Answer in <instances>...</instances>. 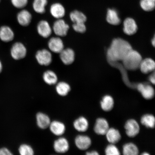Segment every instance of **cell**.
<instances>
[{"instance_id":"cell-1","label":"cell","mask_w":155,"mask_h":155,"mask_svg":"<svg viewBox=\"0 0 155 155\" xmlns=\"http://www.w3.org/2000/svg\"><path fill=\"white\" fill-rule=\"evenodd\" d=\"M131 49L132 48L128 42L121 38H116L108 50L107 57L112 61H122Z\"/></svg>"},{"instance_id":"cell-2","label":"cell","mask_w":155,"mask_h":155,"mask_svg":"<svg viewBox=\"0 0 155 155\" xmlns=\"http://www.w3.org/2000/svg\"><path fill=\"white\" fill-rule=\"evenodd\" d=\"M142 58L140 54L131 49L122 60L124 66L127 69L133 71L139 68Z\"/></svg>"},{"instance_id":"cell-3","label":"cell","mask_w":155,"mask_h":155,"mask_svg":"<svg viewBox=\"0 0 155 155\" xmlns=\"http://www.w3.org/2000/svg\"><path fill=\"white\" fill-rule=\"evenodd\" d=\"M69 26L64 19H57L54 23L52 30L54 33L59 37H62L67 35Z\"/></svg>"},{"instance_id":"cell-4","label":"cell","mask_w":155,"mask_h":155,"mask_svg":"<svg viewBox=\"0 0 155 155\" xmlns=\"http://www.w3.org/2000/svg\"><path fill=\"white\" fill-rule=\"evenodd\" d=\"M27 50L26 47L21 42H15L12 47L11 54L12 57L15 60L23 59L26 57Z\"/></svg>"},{"instance_id":"cell-5","label":"cell","mask_w":155,"mask_h":155,"mask_svg":"<svg viewBox=\"0 0 155 155\" xmlns=\"http://www.w3.org/2000/svg\"><path fill=\"white\" fill-rule=\"evenodd\" d=\"M35 57L40 65L45 66L50 65L53 60L51 52L46 49L38 50L37 52Z\"/></svg>"},{"instance_id":"cell-6","label":"cell","mask_w":155,"mask_h":155,"mask_svg":"<svg viewBox=\"0 0 155 155\" xmlns=\"http://www.w3.org/2000/svg\"><path fill=\"white\" fill-rule=\"evenodd\" d=\"M125 128L127 135L131 137H135L140 131V126L134 119L129 120L126 122Z\"/></svg>"},{"instance_id":"cell-7","label":"cell","mask_w":155,"mask_h":155,"mask_svg":"<svg viewBox=\"0 0 155 155\" xmlns=\"http://www.w3.org/2000/svg\"><path fill=\"white\" fill-rule=\"evenodd\" d=\"M48 46L50 51L59 53L64 49V44L62 40L59 37H52L49 40Z\"/></svg>"},{"instance_id":"cell-8","label":"cell","mask_w":155,"mask_h":155,"mask_svg":"<svg viewBox=\"0 0 155 155\" xmlns=\"http://www.w3.org/2000/svg\"><path fill=\"white\" fill-rule=\"evenodd\" d=\"M53 147L56 152L61 154L64 153L69 150V143L65 137H59L54 141Z\"/></svg>"},{"instance_id":"cell-9","label":"cell","mask_w":155,"mask_h":155,"mask_svg":"<svg viewBox=\"0 0 155 155\" xmlns=\"http://www.w3.org/2000/svg\"><path fill=\"white\" fill-rule=\"evenodd\" d=\"M37 31L38 34L42 37L47 38L51 35L53 30L47 21L41 20L38 23Z\"/></svg>"},{"instance_id":"cell-10","label":"cell","mask_w":155,"mask_h":155,"mask_svg":"<svg viewBox=\"0 0 155 155\" xmlns=\"http://www.w3.org/2000/svg\"><path fill=\"white\" fill-rule=\"evenodd\" d=\"M60 54V58L64 64L69 65L72 64L75 60L74 51L70 48H64Z\"/></svg>"},{"instance_id":"cell-11","label":"cell","mask_w":155,"mask_h":155,"mask_svg":"<svg viewBox=\"0 0 155 155\" xmlns=\"http://www.w3.org/2000/svg\"><path fill=\"white\" fill-rule=\"evenodd\" d=\"M32 15L30 12L26 9H23L18 13L17 19L19 24L22 26H28L31 22Z\"/></svg>"},{"instance_id":"cell-12","label":"cell","mask_w":155,"mask_h":155,"mask_svg":"<svg viewBox=\"0 0 155 155\" xmlns=\"http://www.w3.org/2000/svg\"><path fill=\"white\" fill-rule=\"evenodd\" d=\"M75 143L76 147L81 150H86L89 148L91 144V140L87 136L79 135L75 139Z\"/></svg>"},{"instance_id":"cell-13","label":"cell","mask_w":155,"mask_h":155,"mask_svg":"<svg viewBox=\"0 0 155 155\" xmlns=\"http://www.w3.org/2000/svg\"><path fill=\"white\" fill-rule=\"evenodd\" d=\"M109 128V124L105 119L101 118L97 119L94 127L95 132L97 134L105 135Z\"/></svg>"},{"instance_id":"cell-14","label":"cell","mask_w":155,"mask_h":155,"mask_svg":"<svg viewBox=\"0 0 155 155\" xmlns=\"http://www.w3.org/2000/svg\"><path fill=\"white\" fill-rule=\"evenodd\" d=\"M137 90L141 93L143 97L147 100H150L153 97L155 91L154 89L150 85H145L140 83L137 86Z\"/></svg>"},{"instance_id":"cell-15","label":"cell","mask_w":155,"mask_h":155,"mask_svg":"<svg viewBox=\"0 0 155 155\" xmlns=\"http://www.w3.org/2000/svg\"><path fill=\"white\" fill-rule=\"evenodd\" d=\"M50 12L54 18L57 19H61L65 15V10L61 4L55 3L50 7Z\"/></svg>"},{"instance_id":"cell-16","label":"cell","mask_w":155,"mask_h":155,"mask_svg":"<svg viewBox=\"0 0 155 155\" xmlns=\"http://www.w3.org/2000/svg\"><path fill=\"white\" fill-rule=\"evenodd\" d=\"M50 131L54 135L61 136L65 132V126L62 122L54 121L51 122L49 126Z\"/></svg>"},{"instance_id":"cell-17","label":"cell","mask_w":155,"mask_h":155,"mask_svg":"<svg viewBox=\"0 0 155 155\" xmlns=\"http://www.w3.org/2000/svg\"><path fill=\"white\" fill-rule=\"evenodd\" d=\"M137 27L134 19L131 18H126L124 22V31L129 35H131L137 32Z\"/></svg>"},{"instance_id":"cell-18","label":"cell","mask_w":155,"mask_h":155,"mask_svg":"<svg viewBox=\"0 0 155 155\" xmlns=\"http://www.w3.org/2000/svg\"><path fill=\"white\" fill-rule=\"evenodd\" d=\"M14 37V33L9 27L4 26L0 28V39L2 41L10 42L12 41Z\"/></svg>"},{"instance_id":"cell-19","label":"cell","mask_w":155,"mask_h":155,"mask_svg":"<svg viewBox=\"0 0 155 155\" xmlns=\"http://www.w3.org/2000/svg\"><path fill=\"white\" fill-rule=\"evenodd\" d=\"M37 124L38 127L42 129H46L49 127L51 120L46 114L42 112H38L36 116Z\"/></svg>"},{"instance_id":"cell-20","label":"cell","mask_w":155,"mask_h":155,"mask_svg":"<svg viewBox=\"0 0 155 155\" xmlns=\"http://www.w3.org/2000/svg\"><path fill=\"white\" fill-rule=\"evenodd\" d=\"M155 67V62L153 60L150 58H146L142 60L139 68L143 73L148 74L153 71Z\"/></svg>"},{"instance_id":"cell-21","label":"cell","mask_w":155,"mask_h":155,"mask_svg":"<svg viewBox=\"0 0 155 155\" xmlns=\"http://www.w3.org/2000/svg\"><path fill=\"white\" fill-rule=\"evenodd\" d=\"M105 135L108 142L111 144H115L119 142L121 139L120 132L113 128H109Z\"/></svg>"},{"instance_id":"cell-22","label":"cell","mask_w":155,"mask_h":155,"mask_svg":"<svg viewBox=\"0 0 155 155\" xmlns=\"http://www.w3.org/2000/svg\"><path fill=\"white\" fill-rule=\"evenodd\" d=\"M106 19L109 24L114 25H119L121 22L118 13L115 9H109L107 13Z\"/></svg>"},{"instance_id":"cell-23","label":"cell","mask_w":155,"mask_h":155,"mask_svg":"<svg viewBox=\"0 0 155 155\" xmlns=\"http://www.w3.org/2000/svg\"><path fill=\"white\" fill-rule=\"evenodd\" d=\"M73 126L77 131L83 132L88 129V122L86 118L81 117L75 120L73 123Z\"/></svg>"},{"instance_id":"cell-24","label":"cell","mask_w":155,"mask_h":155,"mask_svg":"<svg viewBox=\"0 0 155 155\" xmlns=\"http://www.w3.org/2000/svg\"><path fill=\"white\" fill-rule=\"evenodd\" d=\"M43 79L45 82L49 85L57 84L58 81L57 75L54 71L48 70L44 73Z\"/></svg>"},{"instance_id":"cell-25","label":"cell","mask_w":155,"mask_h":155,"mask_svg":"<svg viewBox=\"0 0 155 155\" xmlns=\"http://www.w3.org/2000/svg\"><path fill=\"white\" fill-rule=\"evenodd\" d=\"M71 88L68 83L61 82L57 83L56 86V91L59 95L61 96H66L70 91Z\"/></svg>"},{"instance_id":"cell-26","label":"cell","mask_w":155,"mask_h":155,"mask_svg":"<svg viewBox=\"0 0 155 155\" xmlns=\"http://www.w3.org/2000/svg\"><path fill=\"white\" fill-rule=\"evenodd\" d=\"M48 3V0H34L33 8L37 13L43 14L45 12V7Z\"/></svg>"},{"instance_id":"cell-27","label":"cell","mask_w":155,"mask_h":155,"mask_svg":"<svg viewBox=\"0 0 155 155\" xmlns=\"http://www.w3.org/2000/svg\"><path fill=\"white\" fill-rule=\"evenodd\" d=\"M114 103L113 98L111 96L106 95L102 98L101 105L103 110L105 111H109L113 108Z\"/></svg>"},{"instance_id":"cell-28","label":"cell","mask_w":155,"mask_h":155,"mask_svg":"<svg viewBox=\"0 0 155 155\" xmlns=\"http://www.w3.org/2000/svg\"><path fill=\"white\" fill-rule=\"evenodd\" d=\"M70 18L74 23H85L87 20V17L81 12L75 10L71 13Z\"/></svg>"},{"instance_id":"cell-29","label":"cell","mask_w":155,"mask_h":155,"mask_svg":"<svg viewBox=\"0 0 155 155\" xmlns=\"http://www.w3.org/2000/svg\"><path fill=\"white\" fill-rule=\"evenodd\" d=\"M139 150L137 147L132 143H128L124 145L123 153L125 155H137L138 154Z\"/></svg>"},{"instance_id":"cell-30","label":"cell","mask_w":155,"mask_h":155,"mask_svg":"<svg viewBox=\"0 0 155 155\" xmlns=\"http://www.w3.org/2000/svg\"><path fill=\"white\" fill-rule=\"evenodd\" d=\"M141 122L143 125L147 127L153 128L155 127V117L154 116L150 114L143 115L141 118Z\"/></svg>"},{"instance_id":"cell-31","label":"cell","mask_w":155,"mask_h":155,"mask_svg":"<svg viewBox=\"0 0 155 155\" xmlns=\"http://www.w3.org/2000/svg\"><path fill=\"white\" fill-rule=\"evenodd\" d=\"M140 4L141 8L143 10L151 11L155 8V0H141Z\"/></svg>"},{"instance_id":"cell-32","label":"cell","mask_w":155,"mask_h":155,"mask_svg":"<svg viewBox=\"0 0 155 155\" xmlns=\"http://www.w3.org/2000/svg\"><path fill=\"white\" fill-rule=\"evenodd\" d=\"M18 152L21 155H33L34 154L32 147L27 144L21 145L18 148Z\"/></svg>"},{"instance_id":"cell-33","label":"cell","mask_w":155,"mask_h":155,"mask_svg":"<svg viewBox=\"0 0 155 155\" xmlns=\"http://www.w3.org/2000/svg\"><path fill=\"white\" fill-rule=\"evenodd\" d=\"M105 154L107 155H118L120 154L118 148L114 144H111L108 145L105 151Z\"/></svg>"},{"instance_id":"cell-34","label":"cell","mask_w":155,"mask_h":155,"mask_svg":"<svg viewBox=\"0 0 155 155\" xmlns=\"http://www.w3.org/2000/svg\"><path fill=\"white\" fill-rule=\"evenodd\" d=\"M12 3L16 8L22 9L26 6L28 0H11Z\"/></svg>"},{"instance_id":"cell-35","label":"cell","mask_w":155,"mask_h":155,"mask_svg":"<svg viewBox=\"0 0 155 155\" xmlns=\"http://www.w3.org/2000/svg\"><path fill=\"white\" fill-rule=\"evenodd\" d=\"M73 28L75 31L80 33H83L86 30L84 23H74Z\"/></svg>"},{"instance_id":"cell-36","label":"cell","mask_w":155,"mask_h":155,"mask_svg":"<svg viewBox=\"0 0 155 155\" xmlns=\"http://www.w3.org/2000/svg\"><path fill=\"white\" fill-rule=\"evenodd\" d=\"M13 155L8 149L3 147L0 149V155Z\"/></svg>"},{"instance_id":"cell-37","label":"cell","mask_w":155,"mask_h":155,"mask_svg":"<svg viewBox=\"0 0 155 155\" xmlns=\"http://www.w3.org/2000/svg\"><path fill=\"white\" fill-rule=\"evenodd\" d=\"M149 80L150 82L152 83L153 84H155V74L154 73L153 74L151 75L149 78Z\"/></svg>"},{"instance_id":"cell-38","label":"cell","mask_w":155,"mask_h":155,"mask_svg":"<svg viewBox=\"0 0 155 155\" xmlns=\"http://www.w3.org/2000/svg\"><path fill=\"white\" fill-rule=\"evenodd\" d=\"M86 154L87 155H97L99 154L96 151H91V152H87Z\"/></svg>"},{"instance_id":"cell-39","label":"cell","mask_w":155,"mask_h":155,"mask_svg":"<svg viewBox=\"0 0 155 155\" xmlns=\"http://www.w3.org/2000/svg\"><path fill=\"white\" fill-rule=\"evenodd\" d=\"M3 69V65L2 64V63L0 61V73H1L2 72V71Z\"/></svg>"},{"instance_id":"cell-40","label":"cell","mask_w":155,"mask_h":155,"mask_svg":"<svg viewBox=\"0 0 155 155\" xmlns=\"http://www.w3.org/2000/svg\"><path fill=\"white\" fill-rule=\"evenodd\" d=\"M152 44L153 46H154L155 43V39L154 37L153 38L152 40Z\"/></svg>"},{"instance_id":"cell-41","label":"cell","mask_w":155,"mask_h":155,"mask_svg":"<svg viewBox=\"0 0 155 155\" xmlns=\"http://www.w3.org/2000/svg\"><path fill=\"white\" fill-rule=\"evenodd\" d=\"M142 154L143 155H149V154L148 153H143Z\"/></svg>"},{"instance_id":"cell-42","label":"cell","mask_w":155,"mask_h":155,"mask_svg":"<svg viewBox=\"0 0 155 155\" xmlns=\"http://www.w3.org/2000/svg\"><path fill=\"white\" fill-rule=\"evenodd\" d=\"M1 0H0V1H1Z\"/></svg>"}]
</instances>
